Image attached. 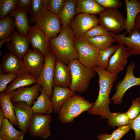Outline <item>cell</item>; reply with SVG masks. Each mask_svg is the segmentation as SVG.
<instances>
[{
    "label": "cell",
    "instance_id": "8fae6325",
    "mask_svg": "<svg viewBox=\"0 0 140 140\" xmlns=\"http://www.w3.org/2000/svg\"><path fill=\"white\" fill-rule=\"evenodd\" d=\"M99 24L98 18L95 15L82 13L73 18L69 25L75 36L82 37L89 30Z\"/></svg>",
    "mask_w": 140,
    "mask_h": 140
},
{
    "label": "cell",
    "instance_id": "ba28073f",
    "mask_svg": "<svg viewBox=\"0 0 140 140\" xmlns=\"http://www.w3.org/2000/svg\"><path fill=\"white\" fill-rule=\"evenodd\" d=\"M44 65L37 83L41 86L51 99L53 94V81L57 58L51 52L44 56Z\"/></svg>",
    "mask_w": 140,
    "mask_h": 140
},
{
    "label": "cell",
    "instance_id": "cb8c5ba5",
    "mask_svg": "<svg viewBox=\"0 0 140 140\" xmlns=\"http://www.w3.org/2000/svg\"><path fill=\"white\" fill-rule=\"evenodd\" d=\"M38 78L28 72L17 75L7 87L4 92L10 94L19 88L27 87L37 83Z\"/></svg>",
    "mask_w": 140,
    "mask_h": 140
},
{
    "label": "cell",
    "instance_id": "d4e9b609",
    "mask_svg": "<svg viewBox=\"0 0 140 140\" xmlns=\"http://www.w3.org/2000/svg\"><path fill=\"white\" fill-rule=\"evenodd\" d=\"M8 16L14 18L15 29L17 32L22 35L27 36L30 26L27 13L16 10Z\"/></svg>",
    "mask_w": 140,
    "mask_h": 140
},
{
    "label": "cell",
    "instance_id": "9a60e30c",
    "mask_svg": "<svg viewBox=\"0 0 140 140\" xmlns=\"http://www.w3.org/2000/svg\"><path fill=\"white\" fill-rule=\"evenodd\" d=\"M131 55L124 45L119 44L117 48L111 57L106 70L111 73L117 75L123 70L127 64L128 58Z\"/></svg>",
    "mask_w": 140,
    "mask_h": 140
},
{
    "label": "cell",
    "instance_id": "7a4b0ae2",
    "mask_svg": "<svg viewBox=\"0 0 140 140\" xmlns=\"http://www.w3.org/2000/svg\"><path fill=\"white\" fill-rule=\"evenodd\" d=\"M74 36L69 25L61 29L59 35L49 39V49L57 59L68 65L72 61L78 60L74 43Z\"/></svg>",
    "mask_w": 140,
    "mask_h": 140
},
{
    "label": "cell",
    "instance_id": "3957f363",
    "mask_svg": "<svg viewBox=\"0 0 140 140\" xmlns=\"http://www.w3.org/2000/svg\"><path fill=\"white\" fill-rule=\"evenodd\" d=\"M71 73V81L69 88L74 92L83 93L88 89L96 72L94 68L87 67L78 60L71 61L68 65Z\"/></svg>",
    "mask_w": 140,
    "mask_h": 140
},
{
    "label": "cell",
    "instance_id": "2e32d148",
    "mask_svg": "<svg viewBox=\"0 0 140 140\" xmlns=\"http://www.w3.org/2000/svg\"><path fill=\"white\" fill-rule=\"evenodd\" d=\"M17 125L20 130L25 134L28 130L34 113L31 107L26 103L18 101L13 103Z\"/></svg>",
    "mask_w": 140,
    "mask_h": 140
},
{
    "label": "cell",
    "instance_id": "5b68a950",
    "mask_svg": "<svg viewBox=\"0 0 140 140\" xmlns=\"http://www.w3.org/2000/svg\"><path fill=\"white\" fill-rule=\"evenodd\" d=\"M46 0L44 9L35 22L34 26L40 30L50 39L57 36L61 30V24L59 16L48 10Z\"/></svg>",
    "mask_w": 140,
    "mask_h": 140
},
{
    "label": "cell",
    "instance_id": "d6986e66",
    "mask_svg": "<svg viewBox=\"0 0 140 140\" xmlns=\"http://www.w3.org/2000/svg\"><path fill=\"white\" fill-rule=\"evenodd\" d=\"M27 36L33 49L38 50L44 56L49 52V39L40 30L30 26Z\"/></svg>",
    "mask_w": 140,
    "mask_h": 140
},
{
    "label": "cell",
    "instance_id": "44dd1931",
    "mask_svg": "<svg viewBox=\"0 0 140 140\" xmlns=\"http://www.w3.org/2000/svg\"><path fill=\"white\" fill-rule=\"evenodd\" d=\"M76 94L75 92L68 87L53 86L52 96L51 99L54 113L58 114L66 101Z\"/></svg>",
    "mask_w": 140,
    "mask_h": 140
},
{
    "label": "cell",
    "instance_id": "f546056e",
    "mask_svg": "<svg viewBox=\"0 0 140 140\" xmlns=\"http://www.w3.org/2000/svg\"><path fill=\"white\" fill-rule=\"evenodd\" d=\"M110 35H103L87 39L89 43L99 51L107 48L115 42Z\"/></svg>",
    "mask_w": 140,
    "mask_h": 140
},
{
    "label": "cell",
    "instance_id": "f35d334b",
    "mask_svg": "<svg viewBox=\"0 0 140 140\" xmlns=\"http://www.w3.org/2000/svg\"><path fill=\"white\" fill-rule=\"evenodd\" d=\"M17 75L14 73L4 74L0 73V92H4L7 87V85L10 83Z\"/></svg>",
    "mask_w": 140,
    "mask_h": 140
},
{
    "label": "cell",
    "instance_id": "484cf974",
    "mask_svg": "<svg viewBox=\"0 0 140 140\" xmlns=\"http://www.w3.org/2000/svg\"><path fill=\"white\" fill-rule=\"evenodd\" d=\"M10 94L4 92L0 93V107L3 111L5 118H7L13 126L17 125V122L14 111V107L11 100Z\"/></svg>",
    "mask_w": 140,
    "mask_h": 140
},
{
    "label": "cell",
    "instance_id": "ab89813d",
    "mask_svg": "<svg viewBox=\"0 0 140 140\" xmlns=\"http://www.w3.org/2000/svg\"><path fill=\"white\" fill-rule=\"evenodd\" d=\"M104 9H117L123 5L120 0H95Z\"/></svg>",
    "mask_w": 140,
    "mask_h": 140
},
{
    "label": "cell",
    "instance_id": "ee69618b",
    "mask_svg": "<svg viewBox=\"0 0 140 140\" xmlns=\"http://www.w3.org/2000/svg\"><path fill=\"white\" fill-rule=\"evenodd\" d=\"M97 138L99 140H113L111 138L110 134L107 133L99 134L97 136Z\"/></svg>",
    "mask_w": 140,
    "mask_h": 140
},
{
    "label": "cell",
    "instance_id": "4fadbf2b",
    "mask_svg": "<svg viewBox=\"0 0 140 140\" xmlns=\"http://www.w3.org/2000/svg\"><path fill=\"white\" fill-rule=\"evenodd\" d=\"M42 88L37 83L30 87H23L13 91L11 93V100L13 103L18 101L26 103L31 107L38 97Z\"/></svg>",
    "mask_w": 140,
    "mask_h": 140
},
{
    "label": "cell",
    "instance_id": "f1b7e54d",
    "mask_svg": "<svg viewBox=\"0 0 140 140\" xmlns=\"http://www.w3.org/2000/svg\"><path fill=\"white\" fill-rule=\"evenodd\" d=\"M77 4L76 0H66L64 7L58 16L61 23V29L65 28L69 26L76 14L75 9Z\"/></svg>",
    "mask_w": 140,
    "mask_h": 140
},
{
    "label": "cell",
    "instance_id": "60d3db41",
    "mask_svg": "<svg viewBox=\"0 0 140 140\" xmlns=\"http://www.w3.org/2000/svg\"><path fill=\"white\" fill-rule=\"evenodd\" d=\"M131 129L128 125L118 127L110 134L111 138L113 140H120Z\"/></svg>",
    "mask_w": 140,
    "mask_h": 140
},
{
    "label": "cell",
    "instance_id": "f907efd6",
    "mask_svg": "<svg viewBox=\"0 0 140 140\" xmlns=\"http://www.w3.org/2000/svg\"><path fill=\"white\" fill-rule=\"evenodd\" d=\"M138 1L140 2V0H138Z\"/></svg>",
    "mask_w": 140,
    "mask_h": 140
},
{
    "label": "cell",
    "instance_id": "4dcf8cb0",
    "mask_svg": "<svg viewBox=\"0 0 140 140\" xmlns=\"http://www.w3.org/2000/svg\"><path fill=\"white\" fill-rule=\"evenodd\" d=\"M15 29L14 18L8 16L0 20V39L10 37Z\"/></svg>",
    "mask_w": 140,
    "mask_h": 140
},
{
    "label": "cell",
    "instance_id": "7dc6e473",
    "mask_svg": "<svg viewBox=\"0 0 140 140\" xmlns=\"http://www.w3.org/2000/svg\"><path fill=\"white\" fill-rule=\"evenodd\" d=\"M11 37L5 39L1 40L0 41V47L1 48L2 45L5 42H7L10 41L11 40Z\"/></svg>",
    "mask_w": 140,
    "mask_h": 140
},
{
    "label": "cell",
    "instance_id": "7c38bea8",
    "mask_svg": "<svg viewBox=\"0 0 140 140\" xmlns=\"http://www.w3.org/2000/svg\"><path fill=\"white\" fill-rule=\"evenodd\" d=\"M44 56L38 50L29 49L23 61L27 72L38 78L40 75L44 62Z\"/></svg>",
    "mask_w": 140,
    "mask_h": 140
},
{
    "label": "cell",
    "instance_id": "e575fe53",
    "mask_svg": "<svg viewBox=\"0 0 140 140\" xmlns=\"http://www.w3.org/2000/svg\"><path fill=\"white\" fill-rule=\"evenodd\" d=\"M46 0H31V7L29 12L30 19L34 22L42 13L45 6Z\"/></svg>",
    "mask_w": 140,
    "mask_h": 140
},
{
    "label": "cell",
    "instance_id": "ac0fdd59",
    "mask_svg": "<svg viewBox=\"0 0 140 140\" xmlns=\"http://www.w3.org/2000/svg\"><path fill=\"white\" fill-rule=\"evenodd\" d=\"M111 35L115 42L126 45L131 55H140V32L134 29L128 36L125 33Z\"/></svg>",
    "mask_w": 140,
    "mask_h": 140
},
{
    "label": "cell",
    "instance_id": "836d02e7",
    "mask_svg": "<svg viewBox=\"0 0 140 140\" xmlns=\"http://www.w3.org/2000/svg\"><path fill=\"white\" fill-rule=\"evenodd\" d=\"M18 0H0V19L1 20L16 9Z\"/></svg>",
    "mask_w": 140,
    "mask_h": 140
},
{
    "label": "cell",
    "instance_id": "9c48e42d",
    "mask_svg": "<svg viewBox=\"0 0 140 140\" xmlns=\"http://www.w3.org/2000/svg\"><path fill=\"white\" fill-rule=\"evenodd\" d=\"M135 65L132 62L128 66L125 75L123 80L117 82L115 86L116 92L111 99L115 105L121 104L126 92L130 88L140 85V77H136L134 75Z\"/></svg>",
    "mask_w": 140,
    "mask_h": 140
},
{
    "label": "cell",
    "instance_id": "6da1fadb",
    "mask_svg": "<svg viewBox=\"0 0 140 140\" xmlns=\"http://www.w3.org/2000/svg\"><path fill=\"white\" fill-rule=\"evenodd\" d=\"M94 68L99 77V92L96 101L87 112L91 115H99L103 119H108L111 113L109 108L111 100L109 95L118 76L97 66Z\"/></svg>",
    "mask_w": 140,
    "mask_h": 140
},
{
    "label": "cell",
    "instance_id": "d6a6232c",
    "mask_svg": "<svg viewBox=\"0 0 140 140\" xmlns=\"http://www.w3.org/2000/svg\"><path fill=\"white\" fill-rule=\"evenodd\" d=\"M108 119L109 125L113 128L128 125L130 121L126 112H111Z\"/></svg>",
    "mask_w": 140,
    "mask_h": 140
},
{
    "label": "cell",
    "instance_id": "c3c4849f",
    "mask_svg": "<svg viewBox=\"0 0 140 140\" xmlns=\"http://www.w3.org/2000/svg\"><path fill=\"white\" fill-rule=\"evenodd\" d=\"M139 97H140V90L139 91Z\"/></svg>",
    "mask_w": 140,
    "mask_h": 140
},
{
    "label": "cell",
    "instance_id": "74e56055",
    "mask_svg": "<svg viewBox=\"0 0 140 140\" xmlns=\"http://www.w3.org/2000/svg\"><path fill=\"white\" fill-rule=\"evenodd\" d=\"M130 121L135 118L140 113V97L136 98L132 102L128 110L126 112Z\"/></svg>",
    "mask_w": 140,
    "mask_h": 140
},
{
    "label": "cell",
    "instance_id": "ffe728a7",
    "mask_svg": "<svg viewBox=\"0 0 140 140\" xmlns=\"http://www.w3.org/2000/svg\"><path fill=\"white\" fill-rule=\"evenodd\" d=\"M71 81V73L68 66L57 59L55 68L53 86L69 87Z\"/></svg>",
    "mask_w": 140,
    "mask_h": 140
},
{
    "label": "cell",
    "instance_id": "30bf717a",
    "mask_svg": "<svg viewBox=\"0 0 140 140\" xmlns=\"http://www.w3.org/2000/svg\"><path fill=\"white\" fill-rule=\"evenodd\" d=\"M52 118L50 114L34 113L28 130L30 135L44 139L47 138L51 134L50 124Z\"/></svg>",
    "mask_w": 140,
    "mask_h": 140
},
{
    "label": "cell",
    "instance_id": "b9f144b4",
    "mask_svg": "<svg viewBox=\"0 0 140 140\" xmlns=\"http://www.w3.org/2000/svg\"><path fill=\"white\" fill-rule=\"evenodd\" d=\"M128 125L131 129L134 131L135 140H140V113L135 118L131 121Z\"/></svg>",
    "mask_w": 140,
    "mask_h": 140
},
{
    "label": "cell",
    "instance_id": "83f0119b",
    "mask_svg": "<svg viewBox=\"0 0 140 140\" xmlns=\"http://www.w3.org/2000/svg\"><path fill=\"white\" fill-rule=\"evenodd\" d=\"M77 1L75 9L76 14L85 13L99 15L105 9L95 0H78Z\"/></svg>",
    "mask_w": 140,
    "mask_h": 140
},
{
    "label": "cell",
    "instance_id": "d590c367",
    "mask_svg": "<svg viewBox=\"0 0 140 140\" xmlns=\"http://www.w3.org/2000/svg\"><path fill=\"white\" fill-rule=\"evenodd\" d=\"M65 1L66 0H47L46 9L59 16L64 7Z\"/></svg>",
    "mask_w": 140,
    "mask_h": 140
},
{
    "label": "cell",
    "instance_id": "bcb514c9",
    "mask_svg": "<svg viewBox=\"0 0 140 140\" xmlns=\"http://www.w3.org/2000/svg\"><path fill=\"white\" fill-rule=\"evenodd\" d=\"M2 109L0 108V128L2 127L3 122L5 118Z\"/></svg>",
    "mask_w": 140,
    "mask_h": 140
},
{
    "label": "cell",
    "instance_id": "8992f818",
    "mask_svg": "<svg viewBox=\"0 0 140 140\" xmlns=\"http://www.w3.org/2000/svg\"><path fill=\"white\" fill-rule=\"evenodd\" d=\"M74 43L79 61L88 67L94 68L96 66L99 51L90 44L84 37L74 36Z\"/></svg>",
    "mask_w": 140,
    "mask_h": 140
},
{
    "label": "cell",
    "instance_id": "1f68e13d",
    "mask_svg": "<svg viewBox=\"0 0 140 140\" xmlns=\"http://www.w3.org/2000/svg\"><path fill=\"white\" fill-rule=\"evenodd\" d=\"M118 46V45H111L107 48L99 51L96 66L107 69L109 60Z\"/></svg>",
    "mask_w": 140,
    "mask_h": 140
},
{
    "label": "cell",
    "instance_id": "7bdbcfd3",
    "mask_svg": "<svg viewBox=\"0 0 140 140\" xmlns=\"http://www.w3.org/2000/svg\"><path fill=\"white\" fill-rule=\"evenodd\" d=\"M31 0H18L16 10L24 11L27 13L30 10Z\"/></svg>",
    "mask_w": 140,
    "mask_h": 140
},
{
    "label": "cell",
    "instance_id": "603a6c76",
    "mask_svg": "<svg viewBox=\"0 0 140 140\" xmlns=\"http://www.w3.org/2000/svg\"><path fill=\"white\" fill-rule=\"evenodd\" d=\"M127 11L125 22L126 33L129 35L134 28L135 20L140 13V2L136 0H125Z\"/></svg>",
    "mask_w": 140,
    "mask_h": 140
},
{
    "label": "cell",
    "instance_id": "4316f807",
    "mask_svg": "<svg viewBox=\"0 0 140 140\" xmlns=\"http://www.w3.org/2000/svg\"><path fill=\"white\" fill-rule=\"evenodd\" d=\"M13 126L5 118L0 128V138L3 140H23L25 134L16 130Z\"/></svg>",
    "mask_w": 140,
    "mask_h": 140
},
{
    "label": "cell",
    "instance_id": "5bb4252c",
    "mask_svg": "<svg viewBox=\"0 0 140 140\" xmlns=\"http://www.w3.org/2000/svg\"><path fill=\"white\" fill-rule=\"evenodd\" d=\"M0 70L3 74L14 73L17 75L28 72L22 59L10 52L2 58Z\"/></svg>",
    "mask_w": 140,
    "mask_h": 140
},
{
    "label": "cell",
    "instance_id": "8d00e7d4",
    "mask_svg": "<svg viewBox=\"0 0 140 140\" xmlns=\"http://www.w3.org/2000/svg\"><path fill=\"white\" fill-rule=\"evenodd\" d=\"M109 32L104 27L100 25H97L87 31L85 34L84 37L88 38L103 35H110Z\"/></svg>",
    "mask_w": 140,
    "mask_h": 140
},
{
    "label": "cell",
    "instance_id": "52a82bcc",
    "mask_svg": "<svg viewBox=\"0 0 140 140\" xmlns=\"http://www.w3.org/2000/svg\"><path fill=\"white\" fill-rule=\"evenodd\" d=\"M99 24L115 34L125 29L126 18L117 9H105L99 15Z\"/></svg>",
    "mask_w": 140,
    "mask_h": 140
},
{
    "label": "cell",
    "instance_id": "e0dca14e",
    "mask_svg": "<svg viewBox=\"0 0 140 140\" xmlns=\"http://www.w3.org/2000/svg\"><path fill=\"white\" fill-rule=\"evenodd\" d=\"M10 37V40L6 42L7 47L10 52L23 59L29 49L30 41L28 36L20 35L15 30Z\"/></svg>",
    "mask_w": 140,
    "mask_h": 140
},
{
    "label": "cell",
    "instance_id": "f6af8a7d",
    "mask_svg": "<svg viewBox=\"0 0 140 140\" xmlns=\"http://www.w3.org/2000/svg\"><path fill=\"white\" fill-rule=\"evenodd\" d=\"M134 29L137 30L140 32V13L138 15L135 19Z\"/></svg>",
    "mask_w": 140,
    "mask_h": 140
},
{
    "label": "cell",
    "instance_id": "7402d4cb",
    "mask_svg": "<svg viewBox=\"0 0 140 140\" xmlns=\"http://www.w3.org/2000/svg\"><path fill=\"white\" fill-rule=\"evenodd\" d=\"M40 94L31 107L33 113L50 114L53 111V107L51 99L41 88Z\"/></svg>",
    "mask_w": 140,
    "mask_h": 140
},
{
    "label": "cell",
    "instance_id": "681fc988",
    "mask_svg": "<svg viewBox=\"0 0 140 140\" xmlns=\"http://www.w3.org/2000/svg\"><path fill=\"white\" fill-rule=\"evenodd\" d=\"M0 140H3L1 138H0Z\"/></svg>",
    "mask_w": 140,
    "mask_h": 140
},
{
    "label": "cell",
    "instance_id": "277c9868",
    "mask_svg": "<svg viewBox=\"0 0 140 140\" xmlns=\"http://www.w3.org/2000/svg\"><path fill=\"white\" fill-rule=\"evenodd\" d=\"M94 103L76 94L65 102L58 114L57 119L63 123L71 122L82 113L87 111Z\"/></svg>",
    "mask_w": 140,
    "mask_h": 140
}]
</instances>
